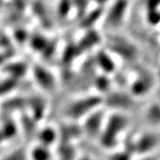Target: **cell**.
Instances as JSON below:
<instances>
[{
	"label": "cell",
	"instance_id": "cell-1",
	"mask_svg": "<svg viewBox=\"0 0 160 160\" xmlns=\"http://www.w3.org/2000/svg\"><path fill=\"white\" fill-rule=\"evenodd\" d=\"M31 160H52L51 153L43 147H35L30 154Z\"/></svg>",
	"mask_w": 160,
	"mask_h": 160
}]
</instances>
